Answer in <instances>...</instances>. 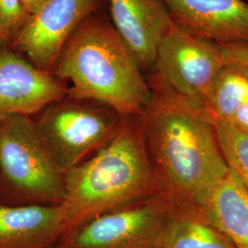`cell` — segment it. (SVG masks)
I'll return each mask as SVG.
<instances>
[{
	"label": "cell",
	"mask_w": 248,
	"mask_h": 248,
	"mask_svg": "<svg viewBox=\"0 0 248 248\" xmlns=\"http://www.w3.org/2000/svg\"><path fill=\"white\" fill-rule=\"evenodd\" d=\"M146 79L152 98L138 117L160 193L173 203L200 206L229 171L214 120L155 70Z\"/></svg>",
	"instance_id": "obj_1"
},
{
	"label": "cell",
	"mask_w": 248,
	"mask_h": 248,
	"mask_svg": "<svg viewBox=\"0 0 248 248\" xmlns=\"http://www.w3.org/2000/svg\"><path fill=\"white\" fill-rule=\"evenodd\" d=\"M53 74L70 83L67 97L110 107L122 116H139L152 90L131 49L114 27L92 15L63 45Z\"/></svg>",
	"instance_id": "obj_2"
},
{
	"label": "cell",
	"mask_w": 248,
	"mask_h": 248,
	"mask_svg": "<svg viewBox=\"0 0 248 248\" xmlns=\"http://www.w3.org/2000/svg\"><path fill=\"white\" fill-rule=\"evenodd\" d=\"M156 195L139 117L124 116L110 142L65 173L63 235L100 214Z\"/></svg>",
	"instance_id": "obj_3"
},
{
	"label": "cell",
	"mask_w": 248,
	"mask_h": 248,
	"mask_svg": "<svg viewBox=\"0 0 248 248\" xmlns=\"http://www.w3.org/2000/svg\"><path fill=\"white\" fill-rule=\"evenodd\" d=\"M65 173L53 158L31 116L0 123V202L62 205Z\"/></svg>",
	"instance_id": "obj_4"
},
{
	"label": "cell",
	"mask_w": 248,
	"mask_h": 248,
	"mask_svg": "<svg viewBox=\"0 0 248 248\" xmlns=\"http://www.w3.org/2000/svg\"><path fill=\"white\" fill-rule=\"evenodd\" d=\"M123 117L104 104L66 96L45 107L33 119L45 145L66 173L110 142Z\"/></svg>",
	"instance_id": "obj_5"
},
{
	"label": "cell",
	"mask_w": 248,
	"mask_h": 248,
	"mask_svg": "<svg viewBox=\"0 0 248 248\" xmlns=\"http://www.w3.org/2000/svg\"><path fill=\"white\" fill-rule=\"evenodd\" d=\"M173 205L153 196L100 214L64 234L55 248H161Z\"/></svg>",
	"instance_id": "obj_6"
},
{
	"label": "cell",
	"mask_w": 248,
	"mask_h": 248,
	"mask_svg": "<svg viewBox=\"0 0 248 248\" xmlns=\"http://www.w3.org/2000/svg\"><path fill=\"white\" fill-rule=\"evenodd\" d=\"M224 65L221 45L191 35L173 21L152 69L177 93L204 107Z\"/></svg>",
	"instance_id": "obj_7"
},
{
	"label": "cell",
	"mask_w": 248,
	"mask_h": 248,
	"mask_svg": "<svg viewBox=\"0 0 248 248\" xmlns=\"http://www.w3.org/2000/svg\"><path fill=\"white\" fill-rule=\"evenodd\" d=\"M96 5L97 0H47L28 18L9 47L37 68L52 73L63 45Z\"/></svg>",
	"instance_id": "obj_8"
},
{
	"label": "cell",
	"mask_w": 248,
	"mask_h": 248,
	"mask_svg": "<svg viewBox=\"0 0 248 248\" xmlns=\"http://www.w3.org/2000/svg\"><path fill=\"white\" fill-rule=\"evenodd\" d=\"M68 86L37 68L9 45L0 47V123L16 115H37L65 98Z\"/></svg>",
	"instance_id": "obj_9"
},
{
	"label": "cell",
	"mask_w": 248,
	"mask_h": 248,
	"mask_svg": "<svg viewBox=\"0 0 248 248\" xmlns=\"http://www.w3.org/2000/svg\"><path fill=\"white\" fill-rule=\"evenodd\" d=\"M174 23L217 45L248 44V3L244 0H162Z\"/></svg>",
	"instance_id": "obj_10"
},
{
	"label": "cell",
	"mask_w": 248,
	"mask_h": 248,
	"mask_svg": "<svg viewBox=\"0 0 248 248\" xmlns=\"http://www.w3.org/2000/svg\"><path fill=\"white\" fill-rule=\"evenodd\" d=\"M113 27L142 72L154 67L161 40L173 24L162 0H108Z\"/></svg>",
	"instance_id": "obj_11"
},
{
	"label": "cell",
	"mask_w": 248,
	"mask_h": 248,
	"mask_svg": "<svg viewBox=\"0 0 248 248\" xmlns=\"http://www.w3.org/2000/svg\"><path fill=\"white\" fill-rule=\"evenodd\" d=\"M64 231L62 205L0 202V248H55Z\"/></svg>",
	"instance_id": "obj_12"
},
{
	"label": "cell",
	"mask_w": 248,
	"mask_h": 248,
	"mask_svg": "<svg viewBox=\"0 0 248 248\" xmlns=\"http://www.w3.org/2000/svg\"><path fill=\"white\" fill-rule=\"evenodd\" d=\"M198 207L234 248H248V190L230 169Z\"/></svg>",
	"instance_id": "obj_13"
},
{
	"label": "cell",
	"mask_w": 248,
	"mask_h": 248,
	"mask_svg": "<svg viewBox=\"0 0 248 248\" xmlns=\"http://www.w3.org/2000/svg\"><path fill=\"white\" fill-rule=\"evenodd\" d=\"M204 107L213 120L248 133V71L225 64L219 72Z\"/></svg>",
	"instance_id": "obj_14"
},
{
	"label": "cell",
	"mask_w": 248,
	"mask_h": 248,
	"mask_svg": "<svg viewBox=\"0 0 248 248\" xmlns=\"http://www.w3.org/2000/svg\"><path fill=\"white\" fill-rule=\"evenodd\" d=\"M161 248H235L204 219L198 206L174 203Z\"/></svg>",
	"instance_id": "obj_15"
},
{
	"label": "cell",
	"mask_w": 248,
	"mask_h": 248,
	"mask_svg": "<svg viewBox=\"0 0 248 248\" xmlns=\"http://www.w3.org/2000/svg\"><path fill=\"white\" fill-rule=\"evenodd\" d=\"M220 147L228 169L248 190V133L214 120Z\"/></svg>",
	"instance_id": "obj_16"
},
{
	"label": "cell",
	"mask_w": 248,
	"mask_h": 248,
	"mask_svg": "<svg viewBox=\"0 0 248 248\" xmlns=\"http://www.w3.org/2000/svg\"><path fill=\"white\" fill-rule=\"evenodd\" d=\"M29 18L20 0H0V35L10 45Z\"/></svg>",
	"instance_id": "obj_17"
},
{
	"label": "cell",
	"mask_w": 248,
	"mask_h": 248,
	"mask_svg": "<svg viewBox=\"0 0 248 248\" xmlns=\"http://www.w3.org/2000/svg\"><path fill=\"white\" fill-rule=\"evenodd\" d=\"M226 64L241 67L248 71V44L221 45Z\"/></svg>",
	"instance_id": "obj_18"
},
{
	"label": "cell",
	"mask_w": 248,
	"mask_h": 248,
	"mask_svg": "<svg viewBox=\"0 0 248 248\" xmlns=\"http://www.w3.org/2000/svg\"><path fill=\"white\" fill-rule=\"evenodd\" d=\"M46 1L47 0H20L22 7L29 17L34 14Z\"/></svg>",
	"instance_id": "obj_19"
},
{
	"label": "cell",
	"mask_w": 248,
	"mask_h": 248,
	"mask_svg": "<svg viewBox=\"0 0 248 248\" xmlns=\"http://www.w3.org/2000/svg\"><path fill=\"white\" fill-rule=\"evenodd\" d=\"M4 45H6V43H5V41L3 40V38L1 37V35H0V47L1 46H4Z\"/></svg>",
	"instance_id": "obj_20"
}]
</instances>
